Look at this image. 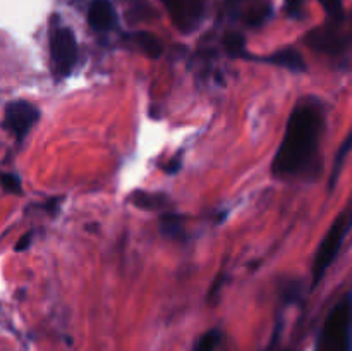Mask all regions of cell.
<instances>
[{"mask_svg":"<svg viewBox=\"0 0 352 351\" xmlns=\"http://www.w3.org/2000/svg\"><path fill=\"white\" fill-rule=\"evenodd\" d=\"M124 40L131 45V47L138 48L141 54L146 55L148 58H160L164 54V47H162L160 40L155 34L148 33V31H138V33L126 34Z\"/></svg>","mask_w":352,"mask_h":351,"instance_id":"9","label":"cell"},{"mask_svg":"<svg viewBox=\"0 0 352 351\" xmlns=\"http://www.w3.org/2000/svg\"><path fill=\"white\" fill-rule=\"evenodd\" d=\"M219 343H220V330L212 329L199 337L198 344H196V351H215L217 348H219Z\"/></svg>","mask_w":352,"mask_h":351,"instance_id":"15","label":"cell"},{"mask_svg":"<svg viewBox=\"0 0 352 351\" xmlns=\"http://www.w3.org/2000/svg\"><path fill=\"white\" fill-rule=\"evenodd\" d=\"M131 203L141 210H148V212H155V210L165 209L170 203V200L164 195V193H148L143 189H136L133 195L129 196Z\"/></svg>","mask_w":352,"mask_h":351,"instance_id":"10","label":"cell"},{"mask_svg":"<svg viewBox=\"0 0 352 351\" xmlns=\"http://www.w3.org/2000/svg\"><path fill=\"white\" fill-rule=\"evenodd\" d=\"M164 172H167V174H170V176H174L175 172L179 171V169H181V155H179L177 158H172L170 160V164L168 165H164Z\"/></svg>","mask_w":352,"mask_h":351,"instance_id":"21","label":"cell"},{"mask_svg":"<svg viewBox=\"0 0 352 351\" xmlns=\"http://www.w3.org/2000/svg\"><path fill=\"white\" fill-rule=\"evenodd\" d=\"M263 61L270 62V64H275V65H280V67L291 69V71L294 72L306 71L305 58H302V55L299 54V52H296L294 48H285V50L275 52L274 55L265 57Z\"/></svg>","mask_w":352,"mask_h":351,"instance_id":"11","label":"cell"},{"mask_svg":"<svg viewBox=\"0 0 352 351\" xmlns=\"http://www.w3.org/2000/svg\"><path fill=\"white\" fill-rule=\"evenodd\" d=\"M272 16V7L270 6H260L256 9H251L250 14L246 16V23L250 26H261L263 23H267L268 17Z\"/></svg>","mask_w":352,"mask_h":351,"instance_id":"16","label":"cell"},{"mask_svg":"<svg viewBox=\"0 0 352 351\" xmlns=\"http://www.w3.org/2000/svg\"><path fill=\"white\" fill-rule=\"evenodd\" d=\"M305 9V0H285V12L292 19H299Z\"/></svg>","mask_w":352,"mask_h":351,"instance_id":"19","label":"cell"},{"mask_svg":"<svg viewBox=\"0 0 352 351\" xmlns=\"http://www.w3.org/2000/svg\"><path fill=\"white\" fill-rule=\"evenodd\" d=\"M88 23L96 33H109L117 26V12L110 0H93L88 9Z\"/></svg>","mask_w":352,"mask_h":351,"instance_id":"8","label":"cell"},{"mask_svg":"<svg viewBox=\"0 0 352 351\" xmlns=\"http://www.w3.org/2000/svg\"><path fill=\"white\" fill-rule=\"evenodd\" d=\"M170 14L172 23L182 31L191 33L205 16V2L203 0H162Z\"/></svg>","mask_w":352,"mask_h":351,"instance_id":"7","label":"cell"},{"mask_svg":"<svg viewBox=\"0 0 352 351\" xmlns=\"http://www.w3.org/2000/svg\"><path fill=\"white\" fill-rule=\"evenodd\" d=\"M31 241H33V233H26V234H24V236L21 237L19 241H17L16 251L28 250V248H30V244H31Z\"/></svg>","mask_w":352,"mask_h":351,"instance_id":"20","label":"cell"},{"mask_svg":"<svg viewBox=\"0 0 352 351\" xmlns=\"http://www.w3.org/2000/svg\"><path fill=\"white\" fill-rule=\"evenodd\" d=\"M50 55L58 78L71 74L78 62V40L67 26H52Z\"/></svg>","mask_w":352,"mask_h":351,"instance_id":"4","label":"cell"},{"mask_svg":"<svg viewBox=\"0 0 352 351\" xmlns=\"http://www.w3.org/2000/svg\"><path fill=\"white\" fill-rule=\"evenodd\" d=\"M0 184H2V188L9 193H16V195H19V193L23 191V189H21L23 188L21 179L19 176L16 174H0Z\"/></svg>","mask_w":352,"mask_h":351,"instance_id":"18","label":"cell"},{"mask_svg":"<svg viewBox=\"0 0 352 351\" xmlns=\"http://www.w3.org/2000/svg\"><path fill=\"white\" fill-rule=\"evenodd\" d=\"M351 140H352V138H351V136H347L346 140H344L342 147L339 148V155H337V157H336V164H333L332 174H330V184H329L330 191H332L333 186H336L337 178H339V172H340V169H342L344 158H346L347 155H349V150H351Z\"/></svg>","mask_w":352,"mask_h":351,"instance_id":"14","label":"cell"},{"mask_svg":"<svg viewBox=\"0 0 352 351\" xmlns=\"http://www.w3.org/2000/svg\"><path fill=\"white\" fill-rule=\"evenodd\" d=\"M160 233L167 236L168 240L174 241H184L186 231H184V219L177 213L167 212L162 215L160 219Z\"/></svg>","mask_w":352,"mask_h":351,"instance_id":"12","label":"cell"},{"mask_svg":"<svg viewBox=\"0 0 352 351\" xmlns=\"http://www.w3.org/2000/svg\"><path fill=\"white\" fill-rule=\"evenodd\" d=\"M320 6L325 9V12L332 17L336 23L344 21V2L342 0H318Z\"/></svg>","mask_w":352,"mask_h":351,"instance_id":"17","label":"cell"},{"mask_svg":"<svg viewBox=\"0 0 352 351\" xmlns=\"http://www.w3.org/2000/svg\"><path fill=\"white\" fill-rule=\"evenodd\" d=\"M325 117L320 103L313 100L294 107L287 120L284 140L272 164L275 178H291L308 172L316 162Z\"/></svg>","mask_w":352,"mask_h":351,"instance_id":"1","label":"cell"},{"mask_svg":"<svg viewBox=\"0 0 352 351\" xmlns=\"http://www.w3.org/2000/svg\"><path fill=\"white\" fill-rule=\"evenodd\" d=\"M351 229V212L349 210H344L333 224L330 226L329 233L323 237L322 244H320L318 251L315 255V262H313V286H318L320 281L325 277L327 270L330 268V265L336 262L337 255H339L340 248H342L344 241H346L347 234Z\"/></svg>","mask_w":352,"mask_h":351,"instance_id":"3","label":"cell"},{"mask_svg":"<svg viewBox=\"0 0 352 351\" xmlns=\"http://www.w3.org/2000/svg\"><path fill=\"white\" fill-rule=\"evenodd\" d=\"M306 43L313 50L329 55H340L349 48V36L340 31L339 23L315 28L306 34Z\"/></svg>","mask_w":352,"mask_h":351,"instance_id":"6","label":"cell"},{"mask_svg":"<svg viewBox=\"0 0 352 351\" xmlns=\"http://www.w3.org/2000/svg\"><path fill=\"white\" fill-rule=\"evenodd\" d=\"M316 351H351V295L347 292L327 317Z\"/></svg>","mask_w":352,"mask_h":351,"instance_id":"2","label":"cell"},{"mask_svg":"<svg viewBox=\"0 0 352 351\" xmlns=\"http://www.w3.org/2000/svg\"><path fill=\"white\" fill-rule=\"evenodd\" d=\"M223 47H226L227 54L230 57H243L244 52H246V41H244V36L237 31H230V33L226 34L223 38Z\"/></svg>","mask_w":352,"mask_h":351,"instance_id":"13","label":"cell"},{"mask_svg":"<svg viewBox=\"0 0 352 351\" xmlns=\"http://www.w3.org/2000/svg\"><path fill=\"white\" fill-rule=\"evenodd\" d=\"M38 119H40V110L26 100H14L7 103L3 114V124L19 141L26 138Z\"/></svg>","mask_w":352,"mask_h":351,"instance_id":"5","label":"cell"}]
</instances>
